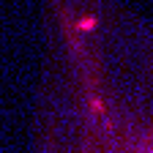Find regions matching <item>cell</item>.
<instances>
[{"label":"cell","instance_id":"1","mask_svg":"<svg viewBox=\"0 0 153 153\" xmlns=\"http://www.w3.org/2000/svg\"><path fill=\"white\" fill-rule=\"evenodd\" d=\"M96 27H99V14H96V11L82 14L79 19H76V30H79V33H93Z\"/></svg>","mask_w":153,"mask_h":153},{"label":"cell","instance_id":"2","mask_svg":"<svg viewBox=\"0 0 153 153\" xmlns=\"http://www.w3.org/2000/svg\"><path fill=\"white\" fill-rule=\"evenodd\" d=\"M88 107H90V112H93V115H99V118L107 112V107H104V101H101V99H88Z\"/></svg>","mask_w":153,"mask_h":153}]
</instances>
